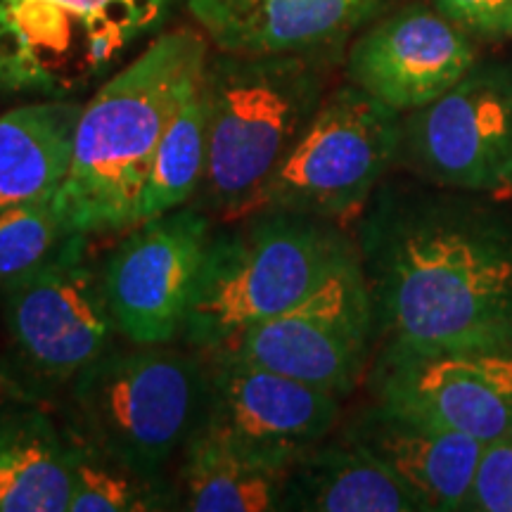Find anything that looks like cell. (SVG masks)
I'll list each match as a JSON object with an SVG mask.
<instances>
[{
	"mask_svg": "<svg viewBox=\"0 0 512 512\" xmlns=\"http://www.w3.org/2000/svg\"><path fill=\"white\" fill-rule=\"evenodd\" d=\"M358 247L332 221L256 209L211 233L185 320L190 349L216 351L242 332L294 309Z\"/></svg>",
	"mask_w": 512,
	"mask_h": 512,
	"instance_id": "4",
	"label": "cell"
},
{
	"mask_svg": "<svg viewBox=\"0 0 512 512\" xmlns=\"http://www.w3.org/2000/svg\"><path fill=\"white\" fill-rule=\"evenodd\" d=\"M62 396L64 430L138 470L166 472L200 427L207 363L169 344L114 347Z\"/></svg>",
	"mask_w": 512,
	"mask_h": 512,
	"instance_id": "5",
	"label": "cell"
},
{
	"mask_svg": "<svg viewBox=\"0 0 512 512\" xmlns=\"http://www.w3.org/2000/svg\"><path fill=\"white\" fill-rule=\"evenodd\" d=\"M207 150V105L200 86L166 128L140 190L133 226L192 204L207 171Z\"/></svg>",
	"mask_w": 512,
	"mask_h": 512,
	"instance_id": "22",
	"label": "cell"
},
{
	"mask_svg": "<svg viewBox=\"0 0 512 512\" xmlns=\"http://www.w3.org/2000/svg\"><path fill=\"white\" fill-rule=\"evenodd\" d=\"M209 43L195 29L157 36L102 81L76 121L69 174L55 202L72 233L133 226L140 190L166 128L200 91Z\"/></svg>",
	"mask_w": 512,
	"mask_h": 512,
	"instance_id": "2",
	"label": "cell"
},
{
	"mask_svg": "<svg viewBox=\"0 0 512 512\" xmlns=\"http://www.w3.org/2000/svg\"><path fill=\"white\" fill-rule=\"evenodd\" d=\"M81 107L72 98H43L0 114V211L57 195Z\"/></svg>",
	"mask_w": 512,
	"mask_h": 512,
	"instance_id": "20",
	"label": "cell"
},
{
	"mask_svg": "<svg viewBox=\"0 0 512 512\" xmlns=\"http://www.w3.org/2000/svg\"><path fill=\"white\" fill-rule=\"evenodd\" d=\"M377 401L494 444L512 439V344L439 351L384 349Z\"/></svg>",
	"mask_w": 512,
	"mask_h": 512,
	"instance_id": "12",
	"label": "cell"
},
{
	"mask_svg": "<svg viewBox=\"0 0 512 512\" xmlns=\"http://www.w3.org/2000/svg\"><path fill=\"white\" fill-rule=\"evenodd\" d=\"M3 396H17V399H31V396L24 392L22 387H19L15 377H12L8 363H5V358H0V399ZM36 401V399H34Z\"/></svg>",
	"mask_w": 512,
	"mask_h": 512,
	"instance_id": "26",
	"label": "cell"
},
{
	"mask_svg": "<svg viewBox=\"0 0 512 512\" xmlns=\"http://www.w3.org/2000/svg\"><path fill=\"white\" fill-rule=\"evenodd\" d=\"M392 0H185L216 50L233 55L332 53Z\"/></svg>",
	"mask_w": 512,
	"mask_h": 512,
	"instance_id": "15",
	"label": "cell"
},
{
	"mask_svg": "<svg viewBox=\"0 0 512 512\" xmlns=\"http://www.w3.org/2000/svg\"><path fill=\"white\" fill-rule=\"evenodd\" d=\"M328 62L330 53L209 55L202 79L209 150L195 207L221 219L254 211L328 95Z\"/></svg>",
	"mask_w": 512,
	"mask_h": 512,
	"instance_id": "3",
	"label": "cell"
},
{
	"mask_svg": "<svg viewBox=\"0 0 512 512\" xmlns=\"http://www.w3.org/2000/svg\"><path fill=\"white\" fill-rule=\"evenodd\" d=\"M285 510L427 512L394 472L347 434L299 453L287 475Z\"/></svg>",
	"mask_w": 512,
	"mask_h": 512,
	"instance_id": "17",
	"label": "cell"
},
{
	"mask_svg": "<svg viewBox=\"0 0 512 512\" xmlns=\"http://www.w3.org/2000/svg\"><path fill=\"white\" fill-rule=\"evenodd\" d=\"M401 117L354 83L328 93L254 211H292L325 221L356 216L399 157Z\"/></svg>",
	"mask_w": 512,
	"mask_h": 512,
	"instance_id": "8",
	"label": "cell"
},
{
	"mask_svg": "<svg viewBox=\"0 0 512 512\" xmlns=\"http://www.w3.org/2000/svg\"><path fill=\"white\" fill-rule=\"evenodd\" d=\"M434 8L475 34H512V0H434Z\"/></svg>",
	"mask_w": 512,
	"mask_h": 512,
	"instance_id": "25",
	"label": "cell"
},
{
	"mask_svg": "<svg viewBox=\"0 0 512 512\" xmlns=\"http://www.w3.org/2000/svg\"><path fill=\"white\" fill-rule=\"evenodd\" d=\"M475 64L465 29L415 3L382 17L349 50V83L399 114L430 105Z\"/></svg>",
	"mask_w": 512,
	"mask_h": 512,
	"instance_id": "14",
	"label": "cell"
},
{
	"mask_svg": "<svg viewBox=\"0 0 512 512\" xmlns=\"http://www.w3.org/2000/svg\"><path fill=\"white\" fill-rule=\"evenodd\" d=\"M373 337V302L358 254L302 304L254 325L223 349L344 399L361 382Z\"/></svg>",
	"mask_w": 512,
	"mask_h": 512,
	"instance_id": "10",
	"label": "cell"
},
{
	"mask_svg": "<svg viewBox=\"0 0 512 512\" xmlns=\"http://www.w3.org/2000/svg\"><path fill=\"white\" fill-rule=\"evenodd\" d=\"M91 235L72 233L34 271L0 285L12 377L31 399L67 392L119 337Z\"/></svg>",
	"mask_w": 512,
	"mask_h": 512,
	"instance_id": "6",
	"label": "cell"
},
{
	"mask_svg": "<svg viewBox=\"0 0 512 512\" xmlns=\"http://www.w3.org/2000/svg\"><path fill=\"white\" fill-rule=\"evenodd\" d=\"M384 349L512 344V235L430 202L387 200L361 233Z\"/></svg>",
	"mask_w": 512,
	"mask_h": 512,
	"instance_id": "1",
	"label": "cell"
},
{
	"mask_svg": "<svg viewBox=\"0 0 512 512\" xmlns=\"http://www.w3.org/2000/svg\"><path fill=\"white\" fill-rule=\"evenodd\" d=\"M174 0H0V91L72 98L150 36Z\"/></svg>",
	"mask_w": 512,
	"mask_h": 512,
	"instance_id": "7",
	"label": "cell"
},
{
	"mask_svg": "<svg viewBox=\"0 0 512 512\" xmlns=\"http://www.w3.org/2000/svg\"><path fill=\"white\" fill-rule=\"evenodd\" d=\"M467 510L512 512V439L484 446Z\"/></svg>",
	"mask_w": 512,
	"mask_h": 512,
	"instance_id": "24",
	"label": "cell"
},
{
	"mask_svg": "<svg viewBox=\"0 0 512 512\" xmlns=\"http://www.w3.org/2000/svg\"><path fill=\"white\" fill-rule=\"evenodd\" d=\"M202 356L207 396L197 430L271 456L297 458L337 427L339 396L254 366L228 349Z\"/></svg>",
	"mask_w": 512,
	"mask_h": 512,
	"instance_id": "13",
	"label": "cell"
},
{
	"mask_svg": "<svg viewBox=\"0 0 512 512\" xmlns=\"http://www.w3.org/2000/svg\"><path fill=\"white\" fill-rule=\"evenodd\" d=\"M211 233V216L195 204L126 228L102 261L119 337L128 344H171L183 337Z\"/></svg>",
	"mask_w": 512,
	"mask_h": 512,
	"instance_id": "11",
	"label": "cell"
},
{
	"mask_svg": "<svg viewBox=\"0 0 512 512\" xmlns=\"http://www.w3.org/2000/svg\"><path fill=\"white\" fill-rule=\"evenodd\" d=\"M69 444L67 512H159L181 510L176 479L166 472H145L64 430Z\"/></svg>",
	"mask_w": 512,
	"mask_h": 512,
	"instance_id": "21",
	"label": "cell"
},
{
	"mask_svg": "<svg viewBox=\"0 0 512 512\" xmlns=\"http://www.w3.org/2000/svg\"><path fill=\"white\" fill-rule=\"evenodd\" d=\"M297 458L254 451L197 430L181 453L176 489L181 510L275 512L285 510V486Z\"/></svg>",
	"mask_w": 512,
	"mask_h": 512,
	"instance_id": "18",
	"label": "cell"
},
{
	"mask_svg": "<svg viewBox=\"0 0 512 512\" xmlns=\"http://www.w3.org/2000/svg\"><path fill=\"white\" fill-rule=\"evenodd\" d=\"M446 188H512V64H472L451 91L401 117L399 157Z\"/></svg>",
	"mask_w": 512,
	"mask_h": 512,
	"instance_id": "9",
	"label": "cell"
},
{
	"mask_svg": "<svg viewBox=\"0 0 512 512\" xmlns=\"http://www.w3.org/2000/svg\"><path fill=\"white\" fill-rule=\"evenodd\" d=\"M69 235L55 197L0 211V285L41 266Z\"/></svg>",
	"mask_w": 512,
	"mask_h": 512,
	"instance_id": "23",
	"label": "cell"
},
{
	"mask_svg": "<svg viewBox=\"0 0 512 512\" xmlns=\"http://www.w3.org/2000/svg\"><path fill=\"white\" fill-rule=\"evenodd\" d=\"M72 475L64 427L41 401L0 399V512H67Z\"/></svg>",
	"mask_w": 512,
	"mask_h": 512,
	"instance_id": "19",
	"label": "cell"
},
{
	"mask_svg": "<svg viewBox=\"0 0 512 512\" xmlns=\"http://www.w3.org/2000/svg\"><path fill=\"white\" fill-rule=\"evenodd\" d=\"M349 439L394 472L425 510H467L482 441L377 401L347 427Z\"/></svg>",
	"mask_w": 512,
	"mask_h": 512,
	"instance_id": "16",
	"label": "cell"
}]
</instances>
